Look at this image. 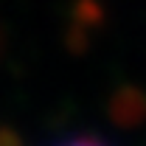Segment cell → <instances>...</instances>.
<instances>
[{
  "label": "cell",
  "instance_id": "obj_1",
  "mask_svg": "<svg viewBox=\"0 0 146 146\" xmlns=\"http://www.w3.org/2000/svg\"><path fill=\"white\" fill-rule=\"evenodd\" d=\"M65 146H104V143H98V141H73V143H65Z\"/></svg>",
  "mask_w": 146,
  "mask_h": 146
}]
</instances>
